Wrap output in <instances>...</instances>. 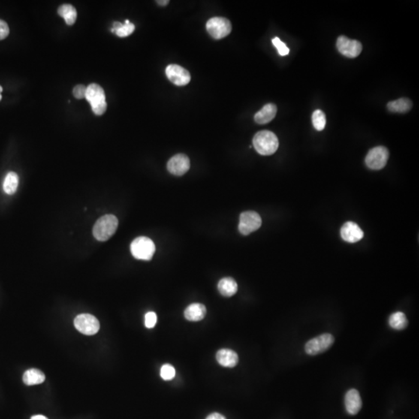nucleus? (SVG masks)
Here are the masks:
<instances>
[{
	"label": "nucleus",
	"mask_w": 419,
	"mask_h": 419,
	"mask_svg": "<svg viewBox=\"0 0 419 419\" xmlns=\"http://www.w3.org/2000/svg\"><path fill=\"white\" fill-rule=\"evenodd\" d=\"M118 227V218L113 215H106L97 220L92 228V234L97 240L106 242L115 234Z\"/></svg>",
	"instance_id": "f257e3e1"
},
{
	"label": "nucleus",
	"mask_w": 419,
	"mask_h": 419,
	"mask_svg": "<svg viewBox=\"0 0 419 419\" xmlns=\"http://www.w3.org/2000/svg\"><path fill=\"white\" fill-rule=\"evenodd\" d=\"M253 146L260 155H271L277 151L279 141L274 133L262 131L254 136Z\"/></svg>",
	"instance_id": "f03ea898"
},
{
	"label": "nucleus",
	"mask_w": 419,
	"mask_h": 419,
	"mask_svg": "<svg viewBox=\"0 0 419 419\" xmlns=\"http://www.w3.org/2000/svg\"><path fill=\"white\" fill-rule=\"evenodd\" d=\"M86 98L90 103L92 111L96 115H103L107 110L104 90L98 84H90L86 88Z\"/></svg>",
	"instance_id": "7ed1b4c3"
},
{
	"label": "nucleus",
	"mask_w": 419,
	"mask_h": 419,
	"mask_svg": "<svg viewBox=\"0 0 419 419\" xmlns=\"http://www.w3.org/2000/svg\"><path fill=\"white\" fill-rule=\"evenodd\" d=\"M131 251L133 257L137 260L149 261L152 260L155 254V243L152 239L145 236L137 238L131 242Z\"/></svg>",
	"instance_id": "20e7f679"
},
{
	"label": "nucleus",
	"mask_w": 419,
	"mask_h": 419,
	"mask_svg": "<svg viewBox=\"0 0 419 419\" xmlns=\"http://www.w3.org/2000/svg\"><path fill=\"white\" fill-rule=\"evenodd\" d=\"M206 28L210 35L216 40H219L227 37L231 31L232 27L228 19L216 16L207 21Z\"/></svg>",
	"instance_id": "39448f33"
},
{
	"label": "nucleus",
	"mask_w": 419,
	"mask_h": 419,
	"mask_svg": "<svg viewBox=\"0 0 419 419\" xmlns=\"http://www.w3.org/2000/svg\"><path fill=\"white\" fill-rule=\"evenodd\" d=\"M335 342L333 335L325 333L314 338L307 342L305 345V352L311 356L320 354L327 351Z\"/></svg>",
	"instance_id": "423d86ee"
},
{
	"label": "nucleus",
	"mask_w": 419,
	"mask_h": 419,
	"mask_svg": "<svg viewBox=\"0 0 419 419\" xmlns=\"http://www.w3.org/2000/svg\"><path fill=\"white\" fill-rule=\"evenodd\" d=\"M262 225V218L255 212H245L241 214L239 230L241 234L248 236L258 230Z\"/></svg>",
	"instance_id": "0eeeda50"
},
{
	"label": "nucleus",
	"mask_w": 419,
	"mask_h": 419,
	"mask_svg": "<svg viewBox=\"0 0 419 419\" xmlns=\"http://www.w3.org/2000/svg\"><path fill=\"white\" fill-rule=\"evenodd\" d=\"M74 325L81 333L86 335H94L100 330V322L92 314H79L75 318Z\"/></svg>",
	"instance_id": "6e6552de"
},
{
	"label": "nucleus",
	"mask_w": 419,
	"mask_h": 419,
	"mask_svg": "<svg viewBox=\"0 0 419 419\" xmlns=\"http://www.w3.org/2000/svg\"><path fill=\"white\" fill-rule=\"evenodd\" d=\"M389 152L385 147H375L368 152L366 157V166L374 170H382L387 164Z\"/></svg>",
	"instance_id": "1a4fd4ad"
},
{
	"label": "nucleus",
	"mask_w": 419,
	"mask_h": 419,
	"mask_svg": "<svg viewBox=\"0 0 419 419\" xmlns=\"http://www.w3.org/2000/svg\"><path fill=\"white\" fill-rule=\"evenodd\" d=\"M338 50L347 58H354L361 53L363 46L358 40H351L345 36H340L336 43Z\"/></svg>",
	"instance_id": "9d476101"
},
{
	"label": "nucleus",
	"mask_w": 419,
	"mask_h": 419,
	"mask_svg": "<svg viewBox=\"0 0 419 419\" xmlns=\"http://www.w3.org/2000/svg\"><path fill=\"white\" fill-rule=\"evenodd\" d=\"M166 74L170 82L176 86H185L191 80L190 73L180 65H168L166 69Z\"/></svg>",
	"instance_id": "9b49d317"
},
{
	"label": "nucleus",
	"mask_w": 419,
	"mask_h": 419,
	"mask_svg": "<svg viewBox=\"0 0 419 419\" xmlns=\"http://www.w3.org/2000/svg\"><path fill=\"white\" fill-rule=\"evenodd\" d=\"M190 168H191L190 158L184 154H177L168 161V170L174 176H182L189 171Z\"/></svg>",
	"instance_id": "f8f14e48"
},
{
	"label": "nucleus",
	"mask_w": 419,
	"mask_h": 419,
	"mask_svg": "<svg viewBox=\"0 0 419 419\" xmlns=\"http://www.w3.org/2000/svg\"><path fill=\"white\" fill-rule=\"evenodd\" d=\"M364 234L356 223L348 221L341 228V237L345 242L355 243L363 239Z\"/></svg>",
	"instance_id": "ddd939ff"
},
{
	"label": "nucleus",
	"mask_w": 419,
	"mask_h": 419,
	"mask_svg": "<svg viewBox=\"0 0 419 419\" xmlns=\"http://www.w3.org/2000/svg\"><path fill=\"white\" fill-rule=\"evenodd\" d=\"M345 405L347 412L355 415L362 408V400L360 393L356 389H351L347 392L345 397Z\"/></svg>",
	"instance_id": "4468645a"
},
{
	"label": "nucleus",
	"mask_w": 419,
	"mask_h": 419,
	"mask_svg": "<svg viewBox=\"0 0 419 419\" xmlns=\"http://www.w3.org/2000/svg\"><path fill=\"white\" fill-rule=\"evenodd\" d=\"M218 363L224 367H235L239 363V356L236 352L228 348H222L217 353Z\"/></svg>",
	"instance_id": "2eb2a0df"
},
{
	"label": "nucleus",
	"mask_w": 419,
	"mask_h": 419,
	"mask_svg": "<svg viewBox=\"0 0 419 419\" xmlns=\"http://www.w3.org/2000/svg\"><path fill=\"white\" fill-rule=\"evenodd\" d=\"M276 113H277V107L276 105L273 103H268L265 105L263 109H261L258 113H255L254 119L257 124H267L274 119Z\"/></svg>",
	"instance_id": "dca6fc26"
},
{
	"label": "nucleus",
	"mask_w": 419,
	"mask_h": 419,
	"mask_svg": "<svg viewBox=\"0 0 419 419\" xmlns=\"http://www.w3.org/2000/svg\"><path fill=\"white\" fill-rule=\"evenodd\" d=\"M206 307L202 304L194 303L189 305L184 311L185 318L188 321H199L204 318L206 315Z\"/></svg>",
	"instance_id": "f3484780"
},
{
	"label": "nucleus",
	"mask_w": 419,
	"mask_h": 419,
	"mask_svg": "<svg viewBox=\"0 0 419 419\" xmlns=\"http://www.w3.org/2000/svg\"><path fill=\"white\" fill-rule=\"evenodd\" d=\"M218 288L220 293L224 297H232L237 293L238 284L232 278H223L218 283Z\"/></svg>",
	"instance_id": "a211bd4d"
},
{
	"label": "nucleus",
	"mask_w": 419,
	"mask_h": 419,
	"mask_svg": "<svg viewBox=\"0 0 419 419\" xmlns=\"http://www.w3.org/2000/svg\"><path fill=\"white\" fill-rule=\"evenodd\" d=\"M23 381L26 385H37V384H40L44 382L45 375L40 369H28L24 374Z\"/></svg>",
	"instance_id": "6ab92c4d"
},
{
	"label": "nucleus",
	"mask_w": 419,
	"mask_h": 419,
	"mask_svg": "<svg viewBox=\"0 0 419 419\" xmlns=\"http://www.w3.org/2000/svg\"><path fill=\"white\" fill-rule=\"evenodd\" d=\"M412 102L408 98H401L387 104V109L392 113H405L411 110Z\"/></svg>",
	"instance_id": "aec40b11"
},
{
	"label": "nucleus",
	"mask_w": 419,
	"mask_h": 419,
	"mask_svg": "<svg viewBox=\"0 0 419 419\" xmlns=\"http://www.w3.org/2000/svg\"><path fill=\"white\" fill-rule=\"evenodd\" d=\"M58 13L59 16L65 19L67 25H74L76 18H77V12L73 6L70 4H64L58 8Z\"/></svg>",
	"instance_id": "412c9836"
},
{
	"label": "nucleus",
	"mask_w": 419,
	"mask_h": 419,
	"mask_svg": "<svg viewBox=\"0 0 419 419\" xmlns=\"http://www.w3.org/2000/svg\"><path fill=\"white\" fill-rule=\"evenodd\" d=\"M19 177L14 172H10L6 176L4 182V191L9 195H13L17 190Z\"/></svg>",
	"instance_id": "4be33fe9"
},
{
	"label": "nucleus",
	"mask_w": 419,
	"mask_h": 419,
	"mask_svg": "<svg viewBox=\"0 0 419 419\" xmlns=\"http://www.w3.org/2000/svg\"><path fill=\"white\" fill-rule=\"evenodd\" d=\"M389 324L395 330H403L408 326V321L403 312L393 313L389 318Z\"/></svg>",
	"instance_id": "5701e85b"
},
{
	"label": "nucleus",
	"mask_w": 419,
	"mask_h": 419,
	"mask_svg": "<svg viewBox=\"0 0 419 419\" xmlns=\"http://www.w3.org/2000/svg\"><path fill=\"white\" fill-rule=\"evenodd\" d=\"M312 123L317 131H321L324 130L326 124V117L324 112L320 110H315L313 113Z\"/></svg>",
	"instance_id": "b1692460"
},
{
	"label": "nucleus",
	"mask_w": 419,
	"mask_h": 419,
	"mask_svg": "<svg viewBox=\"0 0 419 419\" xmlns=\"http://www.w3.org/2000/svg\"><path fill=\"white\" fill-rule=\"evenodd\" d=\"M160 375L165 381H170V380L174 378L175 375H176V370H175V368L172 365L165 364L161 366Z\"/></svg>",
	"instance_id": "393cba45"
},
{
	"label": "nucleus",
	"mask_w": 419,
	"mask_h": 419,
	"mask_svg": "<svg viewBox=\"0 0 419 419\" xmlns=\"http://www.w3.org/2000/svg\"><path fill=\"white\" fill-rule=\"evenodd\" d=\"M135 27L133 24L130 23L129 25H123L121 28L115 32V34L120 37H126L128 36L131 35L134 32Z\"/></svg>",
	"instance_id": "a878e982"
},
{
	"label": "nucleus",
	"mask_w": 419,
	"mask_h": 419,
	"mask_svg": "<svg viewBox=\"0 0 419 419\" xmlns=\"http://www.w3.org/2000/svg\"><path fill=\"white\" fill-rule=\"evenodd\" d=\"M272 42L273 45L277 49L278 52L281 56H285V55H288L290 50L279 37H275V38L272 39Z\"/></svg>",
	"instance_id": "bb28decb"
},
{
	"label": "nucleus",
	"mask_w": 419,
	"mask_h": 419,
	"mask_svg": "<svg viewBox=\"0 0 419 419\" xmlns=\"http://www.w3.org/2000/svg\"><path fill=\"white\" fill-rule=\"evenodd\" d=\"M157 322V315L153 311L147 313L145 314V324L148 329H152L155 327Z\"/></svg>",
	"instance_id": "cd10ccee"
},
{
	"label": "nucleus",
	"mask_w": 419,
	"mask_h": 419,
	"mask_svg": "<svg viewBox=\"0 0 419 419\" xmlns=\"http://www.w3.org/2000/svg\"><path fill=\"white\" fill-rule=\"evenodd\" d=\"M86 88L83 85H78L73 89V95L76 99L86 98Z\"/></svg>",
	"instance_id": "c85d7f7f"
},
{
	"label": "nucleus",
	"mask_w": 419,
	"mask_h": 419,
	"mask_svg": "<svg viewBox=\"0 0 419 419\" xmlns=\"http://www.w3.org/2000/svg\"><path fill=\"white\" fill-rule=\"evenodd\" d=\"M10 33V28L5 21L0 19V40H4Z\"/></svg>",
	"instance_id": "c756f323"
},
{
	"label": "nucleus",
	"mask_w": 419,
	"mask_h": 419,
	"mask_svg": "<svg viewBox=\"0 0 419 419\" xmlns=\"http://www.w3.org/2000/svg\"><path fill=\"white\" fill-rule=\"evenodd\" d=\"M206 419H226V417L219 413H213L208 415Z\"/></svg>",
	"instance_id": "7c9ffc66"
},
{
	"label": "nucleus",
	"mask_w": 419,
	"mask_h": 419,
	"mask_svg": "<svg viewBox=\"0 0 419 419\" xmlns=\"http://www.w3.org/2000/svg\"><path fill=\"white\" fill-rule=\"evenodd\" d=\"M157 3H158V5L164 7V6L168 5L170 1H169V0H160V1H157Z\"/></svg>",
	"instance_id": "2f4dec72"
},
{
	"label": "nucleus",
	"mask_w": 419,
	"mask_h": 419,
	"mask_svg": "<svg viewBox=\"0 0 419 419\" xmlns=\"http://www.w3.org/2000/svg\"><path fill=\"white\" fill-rule=\"evenodd\" d=\"M31 419H48L44 415H40V414H38V415H34L31 417Z\"/></svg>",
	"instance_id": "473e14b6"
},
{
	"label": "nucleus",
	"mask_w": 419,
	"mask_h": 419,
	"mask_svg": "<svg viewBox=\"0 0 419 419\" xmlns=\"http://www.w3.org/2000/svg\"><path fill=\"white\" fill-rule=\"evenodd\" d=\"M129 24H130V21L128 20V19H127V20H125V25H129Z\"/></svg>",
	"instance_id": "72a5a7b5"
},
{
	"label": "nucleus",
	"mask_w": 419,
	"mask_h": 419,
	"mask_svg": "<svg viewBox=\"0 0 419 419\" xmlns=\"http://www.w3.org/2000/svg\"><path fill=\"white\" fill-rule=\"evenodd\" d=\"M2 91H3L2 86H0V94H1V92H2Z\"/></svg>",
	"instance_id": "f704fd0d"
},
{
	"label": "nucleus",
	"mask_w": 419,
	"mask_h": 419,
	"mask_svg": "<svg viewBox=\"0 0 419 419\" xmlns=\"http://www.w3.org/2000/svg\"><path fill=\"white\" fill-rule=\"evenodd\" d=\"M2 100V96H1V94H0V100Z\"/></svg>",
	"instance_id": "c9c22d12"
}]
</instances>
